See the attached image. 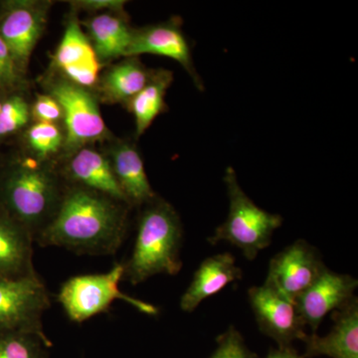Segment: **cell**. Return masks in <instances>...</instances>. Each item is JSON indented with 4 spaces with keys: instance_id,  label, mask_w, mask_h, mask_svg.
<instances>
[{
    "instance_id": "cell-1",
    "label": "cell",
    "mask_w": 358,
    "mask_h": 358,
    "mask_svg": "<svg viewBox=\"0 0 358 358\" xmlns=\"http://www.w3.org/2000/svg\"><path fill=\"white\" fill-rule=\"evenodd\" d=\"M129 209L103 193L67 183L57 212L35 242L80 255H113L126 238Z\"/></svg>"
},
{
    "instance_id": "cell-2",
    "label": "cell",
    "mask_w": 358,
    "mask_h": 358,
    "mask_svg": "<svg viewBox=\"0 0 358 358\" xmlns=\"http://www.w3.org/2000/svg\"><path fill=\"white\" fill-rule=\"evenodd\" d=\"M66 185L57 162L17 157L0 169V208L35 241L57 212Z\"/></svg>"
},
{
    "instance_id": "cell-3",
    "label": "cell",
    "mask_w": 358,
    "mask_h": 358,
    "mask_svg": "<svg viewBox=\"0 0 358 358\" xmlns=\"http://www.w3.org/2000/svg\"><path fill=\"white\" fill-rule=\"evenodd\" d=\"M131 255L124 263V280L141 284L154 275H176L182 268L183 227L173 205L157 196L141 207Z\"/></svg>"
},
{
    "instance_id": "cell-4",
    "label": "cell",
    "mask_w": 358,
    "mask_h": 358,
    "mask_svg": "<svg viewBox=\"0 0 358 358\" xmlns=\"http://www.w3.org/2000/svg\"><path fill=\"white\" fill-rule=\"evenodd\" d=\"M224 182L229 199V213L213 236L208 238L209 244L227 242L239 249L247 260H255L262 250L270 246L273 234L281 227L282 217L254 203L242 189L236 171L231 166L226 169Z\"/></svg>"
},
{
    "instance_id": "cell-5",
    "label": "cell",
    "mask_w": 358,
    "mask_h": 358,
    "mask_svg": "<svg viewBox=\"0 0 358 358\" xmlns=\"http://www.w3.org/2000/svg\"><path fill=\"white\" fill-rule=\"evenodd\" d=\"M43 86L46 94L57 101L63 113L64 157L60 160L79 148L109 140V129L98 99L91 90L72 83L53 71L44 78Z\"/></svg>"
},
{
    "instance_id": "cell-6",
    "label": "cell",
    "mask_w": 358,
    "mask_h": 358,
    "mask_svg": "<svg viewBox=\"0 0 358 358\" xmlns=\"http://www.w3.org/2000/svg\"><path fill=\"white\" fill-rule=\"evenodd\" d=\"M124 273V263H115L110 271L102 274L75 275L61 286L57 301L67 317L76 324H82L107 312L117 300L133 306L145 315H157L159 308L124 294L120 289Z\"/></svg>"
},
{
    "instance_id": "cell-7",
    "label": "cell",
    "mask_w": 358,
    "mask_h": 358,
    "mask_svg": "<svg viewBox=\"0 0 358 358\" xmlns=\"http://www.w3.org/2000/svg\"><path fill=\"white\" fill-rule=\"evenodd\" d=\"M50 307V294L37 272L0 280V333L32 334L52 343L42 322L44 313Z\"/></svg>"
},
{
    "instance_id": "cell-8",
    "label": "cell",
    "mask_w": 358,
    "mask_h": 358,
    "mask_svg": "<svg viewBox=\"0 0 358 358\" xmlns=\"http://www.w3.org/2000/svg\"><path fill=\"white\" fill-rule=\"evenodd\" d=\"M51 6V1L41 0L0 2V37L24 76L32 52L46 27Z\"/></svg>"
},
{
    "instance_id": "cell-9",
    "label": "cell",
    "mask_w": 358,
    "mask_h": 358,
    "mask_svg": "<svg viewBox=\"0 0 358 358\" xmlns=\"http://www.w3.org/2000/svg\"><path fill=\"white\" fill-rule=\"evenodd\" d=\"M327 268L315 247L298 240L273 257L264 285L294 303Z\"/></svg>"
},
{
    "instance_id": "cell-10",
    "label": "cell",
    "mask_w": 358,
    "mask_h": 358,
    "mask_svg": "<svg viewBox=\"0 0 358 358\" xmlns=\"http://www.w3.org/2000/svg\"><path fill=\"white\" fill-rule=\"evenodd\" d=\"M143 54L173 59L189 75L195 87L200 92L204 91V83L193 62L192 48L183 33L180 18L134 28L124 57H138Z\"/></svg>"
},
{
    "instance_id": "cell-11",
    "label": "cell",
    "mask_w": 358,
    "mask_h": 358,
    "mask_svg": "<svg viewBox=\"0 0 358 358\" xmlns=\"http://www.w3.org/2000/svg\"><path fill=\"white\" fill-rule=\"evenodd\" d=\"M102 67L78 13L71 11L62 38L51 55V71L91 90L98 83Z\"/></svg>"
},
{
    "instance_id": "cell-12",
    "label": "cell",
    "mask_w": 358,
    "mask_h": 358,
    "mask_svg": "<svg viewBox=\"0 0 358 358\" xmlns=\"http://www.w3.org/2000/svg\"><path fill=\"white\" fill-rule=\"evenodd\" d=\"M250 305L259 329L277 343L279 348L293 346L294 341H305L306 324L294 301L262 285L248 291Z\"/></svg>"
},
{
    "instance_id": "cell-13",
    "label": "cell",
    "mask_w": 358,
    "mask_h": 358,
    "mask_svg": "<svg viewBox=\"0 0 358 358\" xmlns=\"http://www.w3.org/2000/svg\"><path fill=\"white\" fill-rule=\"evenodd\" d=\"M358 286L350 275L338 274L327 268L312 286L294 301L296 310L312 334H317L322 320L336 312L355 298Z\"/></svg>"
},
{
    "instance_id": "cell-14",
    "label": "cell",
    "mask_w": 358,
    "mask_h": 358,
    "mask_svg": "<svg viewBox=\"0 0 358 358\" xmlns=\"http://www.w3.org/2000/svg\"><path fill=\"white\" fill-rule=\"evenodd\" d=\"M61 162L59 169L68 185L83 186L128 204L105 152L90 145L75 150Z\"/></svg>"
},
{
    "instance_id": "cell-15",
    "label": "cell",
    "mask_w": 358,
    "mask_h": 358,
    "mask_svg": "<svg viewBox=\"0 0 358 358\" xmlns=\"http://www.w3.org/2000/svg\"><path fill=\"white\" fill-rule=\"evenodd\" d=\"M115 178L129 207H143L157 199L145 173L143 157L134 143L127 140L112 141L107 152Z\"/></svg>"
},
{
    "instance_id": "cell-16",
    "label": "cell",
    "mask_w": 358,
    "mask_h": 358,
    "mask_svg": "<svg viewBox=\"0 0 358 358\" xmlns=\"http://www.w3.org/2000/svg\"><path fill=\"white\" fill-rule=\"evenodd\" d=\"M334 326L324 336L308 334L303 357L358 358V301L355 296L348 305L333 313Z\"/></svg>"
},
{
    "instance_id": "cell-17",
    "label": "cell",
    "mask_w": 358,
    "mask_h": 358,
    "mask_svg": "<svg viewBox=\"0 0 358 358\" xmlns=\"http://www.w3.org/2000/svg\"><path fill=\"white\" fill-rule=\"evenodd\" d=\"M242 278L243 273L236 265V259L232 254L221 253L208 257L194 273L189 287L181 296L179 307L183 312L192 313L202 301L220 293L231 282Z\"/></svg>"
},
{
    "instance_id": "cell-18",
    "label": "cell",
    "mask_w": 358,
    "mask_h": 358,
    "mask_svg": "<svg viewBox=\"0 0 358 358\" xmlns=\"http://www.w3.org/2000/svg\"><path fill=\"white\" fill-rule=\"evenodd\" d=\"M80 23L101 64L124 58L134 30L127 14H94Z\"/></svg>"
},
{
    "instance_id": "cell-19",
    "label": "cell",
    "mask_w": 358,
    "mask_h": 358,
    "mask_svg": "<svg viewBox=\"0 0 358 358\" xmlns=\"http://www.w3.org/2000/svg\"><path fill=\"white\" fill-rule=\"evenodd\" d=\"M34 238L0 208V280L36 273L33 264Z\"/></svg>"
},
{
    "instance_id": "cell-20",
    "label": "cell",
    "mask_w": 358,
    "mask_h": 358,
    "mask_svg": "<svg viewBox=\"0 0 358 358\" xmlns=\"http://www.w3.org/2000/svg\"><path fill=\"white\" fill-rule=\"evenodd\" d=\"M152 69H148L138 57H124L110 65L100 75L95 88L98 101L105 103H127L150 81Z\"/></svg>"
},
{
    "instance_id": "cell-21",
    "label": "cell",
    "mask_w": 358,
    "mask_h": 358,
    "mask_svg": "<svg viewBox=\"0 0 358 358\" xmlns=\"http://www.w3.org/2000/svg\"><path fill=\"white\" fill-rule=\"evenodd\" d=\"M173 82V73L171 71L162 68L152 69V76L145 88L124 106L134 115L136 138L143 136L155 120L166 112V92Z\"/></svg>"
},
{
    "instance_id": "cell-22",
    "label": "cell",
    "mask_w": 358,
    "mask_h": 358,
    "mask_svg": "<svg viewBox=\"0 0 358 358\" xmlns=\"http://www.w3.org/2000/svg\"><path fill=\"white\" fill-rule=\"evenodd\" d=\"M24 141L28 154L47 162H57L63 152L64 131L56 124L34 122L25 131Z\"/></svg>"
},
{
    "instance_id": "cell-23",
    "label": "cell",
    "mask_w": 358,
    "mask_h": 358,
    "mask_svg": "<svg viewBox=\"0 0 358 358\" xmlns=\"http://www.w3.org/2000/svg\"><path fill=\"white\" fill-rule=\"evenodd\" d=\"M52 345L32 334L0 333V358H48Z\"/></svg>"
},
{
    "instance_id": "cell-24",
    "label": "cell",
    "mask_w": 358,
    "mask_h": 358,
    "mask_svg": "<svg viewBox=\"0 0 358 358\" xmlns=\"http://www.w3.org/2000/svg\"><path fill=\"white\" fill-rule=\"evenodd\" d=\"M31 120V106L20 94H10L0 110V140L22 131Z\"/></svg>"
},
{
    "instance_id": "cell-25",
    "label": "cell",
    "mask_w": 358,
    "mask_h": 358,
    "mask_svg": "<svg viewBox=\"0 0 358 358\" xmlns=\"http://www.w3.org/2000/svg\"><path fill=\"white\" fill-rule=\"evenodd\" d=\"M216 341L217 348L209 358H257L255 353L247 348L243 336L235 327L230 326Z\"/></svg>"
},
{
    "instance_id": "cell-26",
    "label": "cell",
    "mask_w": 358,
    "mask_h": 358,
    "mask_svg": "<svg viewBox=\"0 0 358 358\" xmlns=\"http://www.w3.org/2000/svg\"><path fill=\"white\" fill-rule=\"evenodd\" d=\"M31 120L34 122L58 124L63 121L62 110L53 96L38 94L31 106Z\"/></svg>"
},
{
    "instance_id": "cell-27",
    "label": "cell",
    "mask_w": 358,
    "mask_h": 358,
    "mask_svg": "<svg viewBox=\"0 0 358 358\" xmlns=\"http://www.w3.org/2000/svg\"><path fill=\"white\" fill-rule=\"evenodd\" d=\"M72 10L78 13L80 11L89 13L90 15L99 13L127 14L124 6L128 1L124 0H75L69 1Z\"/></svg>"
},
{
    "instance_id": "cell-28",
    "label": "cell",
    "mask_w": 358,
    "mask_h": 358,
    "mask_svg": "<svg viewBox=\"0 0 358 358\" xmlns=\"http://www.w3.org/2000/svg\"><path fill=\"white\" fill-rule=\"evenodd\" d=\"M266 358H305L303 355H299L298 352L293 348H279L271 350Z\"/></svg>"
},
{
    "instance_id": "cell-29",
    "label": "cell",
    "mask_w": 358,
    "mask_h": 358,
    "mask_svg": "<svg viewBox=\"0 0 358 358\" xmlns=\"http://www.w3.org/2000/svg\"><path fill=\"white\" fill-rule=\"evenodd\" d=\"M0 93L11 94L10 89H9L6 77H4L3 73H2L1 68H0Z\"/></svg>"
},
{
    "instance_id": "cell-30",
    "label": "cell",
    "mask_w": 358,
    "mask_h": 358,
    "mask_svg": "<svg viewBox=\"0 0 358 358\" xmlns=\"http://www.w3.org/2000/svg\"><path fill=\"white\" fill-rule=\"evenodd\" d=\"M2 102H3V99L0 98V110H1Z\"/></svg>"
}]
</instances>
